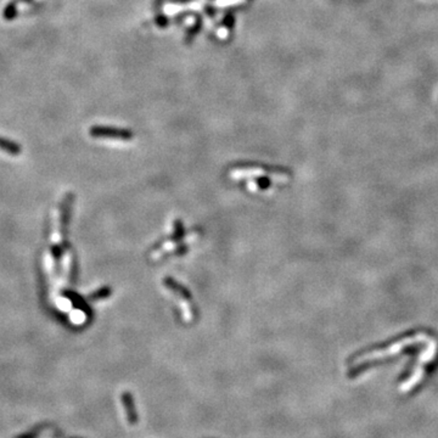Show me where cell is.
Returning <instances> with one entry per match:
<instances>
[{"mask_svg": "<svg viewBox=\"0 0 438 438\" xmlns=\"http://www.w3.org/2000/svg\"><path fill=\"white\" fill-rule=\"evenodd\" d=\"M186 236V231L180 220H175L173 224V231L168 238L162 240L156 245L150 252V258L153 261L162 260L167 256H183L188 251L186 242L184 244V239Z\"/></svg>", "mask_w": 438, "mask_h": 438, "instance_id": "6da1fadb", "label": "cell"}, {"mask_svg": "<svg viewBox=\"0 0 438 438\" xmlns=\"http://www.w3.org/2000/svg\"><path fill=\"white\" fill-rule=\"evenodd\" d=\"M229 177L235 180L240 179H253L258 177H272L278 183H284L290 179V173L280 167L257 166V164H236L229 169Z\"/></svg>", "mask_w": 438, "mask_h": 438, "instance_id": "7a4b0ae2", "label": "cell"}, {"mask_svg": "<svg viewBox=\"0 0 438 438\" xmlns=\"http://www.w3.org/2000/svg\"><path fill=\"white\" fill-rule=\"evenodd\" d=\"M162 285L178 301L183 320L185 323H192L194 320H196L197 308L188 289L184 288L180 283L174 280L173 278H164L162 280Z\"/></svg>", "mask_w": 438, "mask_h": 438, "instance_id": "3957f363", "label": "cell"}, {"mask_svg": "<svg viewBox=\"0 0 438 438\" xmlns=\"http://www.w3.org/2000/svg\"><path fill=\"white\" fill-rule=\"evenodd\" d=\"M426 340H428V336L425 334H417V335L409 336V337H406L403 338V340H399L398 342L391 344V346L386 347V348L375 349V351L373 352H369V353L359 355V357L355 359L354 364H359V363H364V362H373V360L381 359V358L391 357V355H395L397 353H399V352H402V349H404L406 347H410L413 346V344L423 342V341Z\"/></svg>", "mask_w": 438, "mask_h": 438, "instance_id": "277c9868", "label": "cell"}, {"mask_svg": "<svg viewBox=\"0 0 438 438\" xmlns=\"http://www.w3.org/2000/svg\"><path fill=\"white\" fill-rule=\"evenodd\" d=\"M436 348H437L436 342L430 343V346L425 349V352H424V353L420 355V365L418 364L417 368H415V371L413 373V375L410 376L409 379H408V381L406 382V384H403V386H402V391H410V388H412L413 386H415V385H417L418 382L420 381V379L423 377V374H424V364L430 362V360L432 359L435 352H436Z\"/></svg>", "mask_w": 438, "mask_h": 438, "instance_id": "5b68a950", "label": "cell"}, {"mask_svg": "<svg viewBox=\"0 0 438 438\" xmlns=\"http://www.w3.org/2000/svg\"><path fill=\"white\" fill-rule=\"evenodd\" d=\"M90 136L100 139H115V140H131L133 134L126 129H116L110 127H93L90 129Z\"/></svg>", "mask_w": 438, "mask_h": 438, "instance_id": "8992f818", "label": "cell"}, {"mask_svg": "<svg viewBox=\"0 0 438 438\" xmlns=\"http://www.w3.org/2000/svg\"><path fill=\"white\" fill-rule=\"evenodd\" d=\"M0 150L6 153H10V155H18V153H21V146L16 144V143L11 142V140L0 138Z\"/></svg>", "mask_w": 438, "mask_h": 438, "instance_id": "52a82bcc", "label": "cell"}]
</instances>
